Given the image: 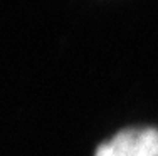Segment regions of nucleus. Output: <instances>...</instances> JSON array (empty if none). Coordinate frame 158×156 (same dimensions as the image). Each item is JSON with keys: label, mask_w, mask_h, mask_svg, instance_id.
<instances>
[{"label": "nucleus", "mask_w": 158, "mask_h": 156, "mask_svg": "<svg viewBox=\"0 0 158 156\" xmlns=\"http://www.w3.org/2000/svg\"><path fill=\"white\" fill-rule=\"evenodd\" d=\"M94 156H158V129H125L101 144Z\"/></svg>", "instance_id": "nucleus-1"}]
</instances>
